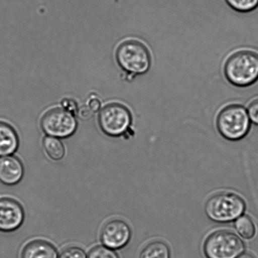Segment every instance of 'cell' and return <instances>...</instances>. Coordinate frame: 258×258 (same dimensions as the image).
<instances>
[{
    "mask_svg": "<svg viewBox=\"0 0 258 258\" xmlns=\"http://www.w3.org/2000/svg\"><path fill=\"white\" fill-rule=\"evenodd\" d=\"M225 77L231 85L245 88L258 81V52L242 49L232 53L224 66Z\"/></svg>",
    "mask_w": 258,
    "mask_h": 258,
    "instance_id": "6da1fadb",
    "label": "cell"
},
{
    "mask_svg": "<svg viewBox=\"0 0 258 258\" xmlns=\"http://www.w3.org/2000/svg\"><path fill=\"white\" fill-rule=\"evenodd\" d=\"M246 203L238 195L224 191L214 195L205 204V213L217 223H229L236 221L246 211Z\"/></svg>",
    "mask_w": 258,
    "mask_h": 258,
    "instance_id": "7a4b0ae2",
    "label": "cell"
},
{
    "mask_svg": "<svg viewBox=\"0 0 258 258\" xmlns=\"http://www.w3.org/2000/svg\"><path fill=\"white\" fill-rule=\"evenodd\" d=\"M116 58L120 68L132 78L146 74L151 67L150 50L138 40L122 42L118 47Z\"/></svg>",
    "mask_w": 258,
    "mask_h": 258,
    "instance_id": "3957f363",
    "label": "cell"
},
{
    "mask_svg": "<svg viewBox=\"0 0 258 258\" xmlns=\"http://www.w3.org/2000/svg\"><path fill=\"white\" fill-rule=\"evenodd\" d=\"M251 120L244 106L230 104L219 111L216 118L217 130L229 141L241 140L251 128Z\"/></svg>",
    "mask_w": 258,
    "mask_h": 258,
    "instance_id": "277c9868",
    "label": "cell"
},
{
    "mask_svg": "<svg viewBox=\"0 0 258 258\" xmlns=\"http://www.w3.org/2000/svg\"><path fill=\"white\" fill-rule=\"evenodd\" d=\"M245 245L234 232L220 230L209 235L204 244L207 258H237L243 254Z\"/></svg>",
    "mask_w": 258,
    "mask_h": 258,
    "instance_id": "5b68a950",
    "label": "cell"
},
{
    "mask_svg": "<svg viewBox=\"0 0 258 258\" xmlns=\"http://www.w3.org/2000/svg\"><path fill=\"white\" fill-rule=\"evenodd\" d=\"M133 117L131 111L120 103H113L105 106L100 111L98 123L106 135L117 138L130 128Z\"/></svg>",
    "mask_w": 258,
    "mask_h": 258,
    "instance_id": "8992f818",
    "label": "cell"
},
{
    "mask_svg": "<svg viewBox=\"0 0 258 258\" xmlns=\"http://www.w3.org/2000/svg\"><path fill=\"white\" fill-rule=\"evenodd\" d=\"M40 127L47 136L65 139L75 133L78 122L73 113L63 108H54L43 116Z\"/></svg>",
    "mask_w": 258,
    "mask_h": 258,
    "instance_id": "52a82bcc",
    "label": "cell"
},
{
    "mask_svg": "<svg viewBox=\"0 0 258 258\" xmlns=\"http://www.w3.org/2000/svg\"><path fill=\"white\" fill-rule=\"evenodd\" d=\"M131 236V227L121 219L108 221L100 232V240L103 246L113 250L123 248L130 241Z\"/></svg>",
    "mask_w": 258,
    "mask_h": 258,
    "instance_id": "ba28073f",
    "label": "cell"
},
{
    "mask_svg": "<svg viewBox=\"0 0 258 258\" xmlns=\"http://www.w3.org/2000/svg\"><path fill=\"white\" fill-rule=\"evenodd\" d=\"M24 220V210L19 202L10 198L0 199V232L17 231Z\"/></svg>",
    "mask_w": 258,
    "mask_h": 258,
    "instance_id": "9c48e42d",
    "label": "cell"
},
{
    "mask_svg": "<svg viewBox=\"0 0 258 258\" xmlns=\"http://www.w3.org/2000/svg\"><path fill=\"white\" fill-rule=\"evenodd\" d=\"M24 176V167L16 156L0 157V182L8 186L19 183Z\"/></svg>",
    "mask_w": 258,
    "mask_h": 258,
    "instance_id": "30bf717a",
    "label": "cell"
},
{
    "mask_svg": "<svg viewBox=\"0 0 258 258\" xmlns=\"http://www.w3.org/2000/svg\"><path fill=\"white\" fill-rule=\"evenodd\" d=\"M19 147V138L14 127L0 121V157L12 155Z\"/></svg>",
    "mask_w": 258,
    "mask_h": 258,
    "instance_id": "8fae6325",
    "label": "cell"
},
{
    "mask_svg": "<svg viewBox=\"0 0 258 258\" xmlns=\"http://www.w3.org/2000/svg\"><path fill=\"white\" fill-rule=\"evenodd\" d=\"M21 258H59L56 249L44 240L29 242L22 251Z\"/></svg>",
    "mask_w": 258,
    "mask_h": 258,
    "instance_id": "7c38bea8",
    "label": "cell"
},
{
    "mask_svg": "<svg viewBox=\"0 0 258 258\" xmlns=\"http://www.w3.org/2000/svg\"><path fill=\"white\" fill-rule=\"evenodd\" d=\"M139 258H171L170 249L163 241L151 242L142 249Z\"/></svg>",
    "mask_w": 258,
    "mask_h": 258,
    "instance_id": "4fadbf2b",
    "label": "cell"
},
{
    "mask_svg": "<svg viewBox=\"0 0 258 258\" xmlns=\"http://www.w3.org/2000/svg\"><path fill=\"white\" fill-rule=\"evenodd\" d=\"M43 148L50 159L60 161L64 158L66 150L64 144L60 139L47 136L43 140Z\"/></svg>",
    "mask_w": 258,
    "mask_h": 258,
    "instance_id": "5bb4252c",
    "label": "cell"
},
{
    "mask_svg": "<svg viewBox=\"0 0 258 258\" xmlns=\"http://www.w3.org/2000/svg\"><path fill=\"white\" fill-rule=\"evenodd\" d=\"M235 227L238 234L246 239L253 238L256 234V226L251 217L242 215L235 221Z\"/></svg>",
    "mask_w": 258,
    "mask_h": 258,
    "instance_id": "9a60e30c",
    "label": "cell"
},
{
    "mask_svg": "<svg viewBox=\"0 0 258 258\" xmlns=\"http://www.w3.org/2000/svg\"><path fill=\"white\" fill-rule=\"evenodd\" d=\"M232 10L239 13H249L258 8V0H225Z\"/></svg>",
    "mask_w": 258,
    "mask_h": 258,
    "instance_id": "2e32d148",
    "label": "cell"
},
{
    "mask_svg": "<svg viewBox=\"0 0 258 258\" xmlns=\"http://www.w3.org/2000/svg\"><path fill=\"white\" fill-rule=\"evenodd\" d=\"M88 258H118L113 249L105 246L93 247L88 254Z\"/></svg>",
    "mask_w": 258,
    "mask_h": 258,
    "instance_id": "e0dca14e",
    "label": "cell"
},
{
    "mask_svg": "<svg viewBox=\"0 0 258 258\" xmlns=\"http://www.w3.org/2000/svg\"><path fill=\"white\" fill-rule=\"evenodd\" d=\"M59 258H88L85 252L78 247H70L60 253Z\"/></svg>",
    "mask_w": 258,
    "mask_h": 258,
    "instance_id": "ac0fdd59",
    "label": "cell"
},
{
    "mask_svg": "<svg viewBox=\"0 0 258 258\" xmlns=\"http://www.w3.org/2000/svg\"><path fill=\"white\" fill-rule=\"evenodd\" d=\"M247 112L251 122L258 125V98L250 102Z\"/></svg>",
    "mask_w": 258,
    "mask_h": 258,
    "instance_id": "d6986e66",
    "label": "cell"
},
{
    "mask_svg": "<svg viewBox=\"0 0 258 258\" xmlns=\"http://www.w3.org/2000/svg\"><path fill=\"white\" fill-rule=\"evenodd\" d=\"M61 105L63 109L73 113V115L77 114L78 107L77 102L71 98H64L62 101Z\"/></svg>",
    "mask_w": 258,
    "mask_h": 258,
    "instance_id": "ffe728a7",
    "label": "cell"
},
{
    "mask_svg": "<svg viewBox=\"0 0 258 258\" xmlns=\"http://www.w3.org/2000/svg\"><path fill=\"white\" fill-rule=\"evenodd\" d=\"M102 107V103L97 97L90 98L88 103V107L93 113L97 112L100 110Z\"/></svg>",
    "mask_w": 258,
    "mask_h": 258,
    "instance_id": "44dd1931",
    "label": "cell"
},
{
    "mask_svg": "<svg viewBox=\"0 0 258 258\" xmlns=\"http://www.w3.org/2000/svg\"><path fill=\"white\" fill-rule=\"evenodd\" d=\"M80 117L83 119L87 120L92 117L93 112L89 109V108L83 107L80 111L78 110Z\"/></svg>",
    "mask_w": 258,
    "mask_h": 258,
    "instance_id": "7402d4cb",
    "label": "cell"
},
{
    "mask_svg": "<svg viewBox=\"0 0 258 258\" xmlns=\"http://www.w3.org/2000/svg\"><path fill=\"white\" fill-rule=\"evenodd\" d=\"M237 258H255L252 255L248 254V253H245V254H242L241 255H240V256Z\"/></svg>",
    "mask_w": 258,
    "mask_h": 258,
    "instance_id": "603a6c76",
    "label": "cell"
}]
</instances>
